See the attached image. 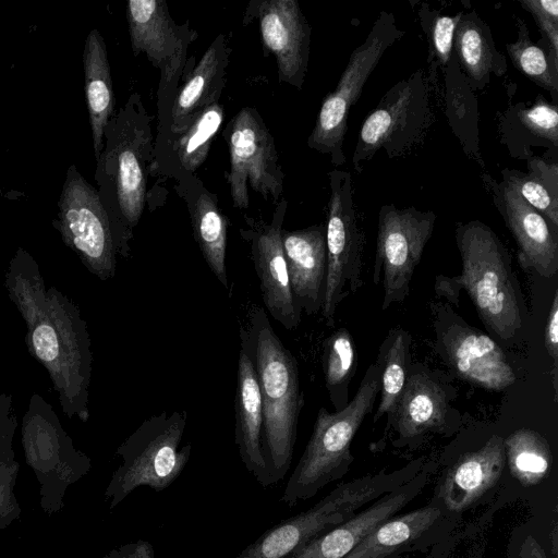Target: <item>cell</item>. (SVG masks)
I'll return each mask as SVG.
<instances>
[{
	"instance_id": "44",
	"label": "cell",
	"mask_w": 558,
	"mask_h": 558,
	"mask_svg": "<svg viewBox=\"0 0 558 558\" xmlns=\"http://www.w3.org/2000/svg\"><path fill=\"white\" fill-rule=\"evenodd\" d=\"M104 558H156L154 546L145 539L121 545L110 550Z\"/></svg>"
},
{
	"instance_id": "10",
	"label": "cell",
	"mask_w": 558,
	"mask_h": 558,
	"mask_svg": "<svg viewBox=\"0 0 558 558\" xmlns=\"http://www.w3.org/2000/svg\"><path fill=\"white\" fill-rule=\"evenodd\" d=\"M404 34L391 12L380 11L366 39L351 53L336 88L324 98L307 146L327 155L332 166L345 162L343 141L351 107L360 98L364 84L381 57Z\"/></svg>"
},
{
	"instance_id": "43",
	"label": "cell",
	"mask_w": 558,
	"mask_h": 558,
	"mask_svg": "<svg viewBox=\"0 0 558 558\" xmlns=\"http://www.w3.org/2000/svg\"><path fill=\"white\" fill-rule=\"evenodd\" d=\"M544 343L553 360L551 380L557 401L558 390V290H555L544 332Z\"/></svg>"
},
{
	"instance_id": "30",
	"label": "cell",
	"mask_w": 558,
	"mask_h": 558,
	"mask_svg": "<svg viewBox=\"0 0 558 558\" xmlns=\"http://www.w3.org/2000/svg\"><path fill=\"white\" fill-rule=\"evenodd\" d=\"M448 411L442 387L424 373L407 378L391 423L400 440H410L427 432L440 430Z\"/></svg>"
},
{
	"instance_id": "14",
	"label": "cell",
	"mask_w": 558,
	"mask_h": 558,
	"mask_svg": "<svg viewBox=\"0 0 558 558\" xmlns=\"http://www.w3.org/2000/svg\"><path fill=\"white\" fill-rule=\"evenodd\" d=\"M230 154L227 174L232 204L248 207V187L277 204L284 189V173L279 163L275 138L253 107L242 108L225 130Z\"/></svg>"
},
{
	"instance_id": "20",
	"label": "cell",
	"mask_w": 558,
	"mask_h": 558,
	"mask_svg": "<svg viewBox=\"0 0 558 558\" xmlns=\"http://www.w3.org/2000/svg\"><path fill=\"white\" fill-rule=\"evenodd\" d=\"M428 481L426 470L366 505L344 522L310 541L288 558H345L376 526L412 501Z\"/></svg>"
},
{
	"instance_id": "25",
	"label": "cell",
	"mask_w": 558,
	"mask_h": 558,
	"mask_svg": "<svg viewBox=\"0 0 558 558\" xmlns=\"http://www.w3.org/2000/svg\"><path fill=\"white\" fill-rule=\"evenodd\" d=\"M234 411V441L239 456L246 470L266 488L267 472L262 448V395L253 360L243 345L238 360Z\"/></svg>"
},
{
	"instance_id": "17",
	"label": "cell",
	"mask_w": 558,
	"mask_h": 558,
	"mask_svg": "<svg viewBox=\"0 0 558 558\" xmlns=\"http://www.w3.org/2000/svg\"><path fill=\"white\" fill-rule=\"evenodd\" d=\"M256 17L265 51L274 54L280 83L302 89L308 66L312 27L295 0H253L243 24Z\"/></svg>"
},
{
	"instance_id": "13",
	"label": "cell",
	"mask_w": 558,
	"mask_h": 558,
	"mask_svg": "<svg viewBox=\"0 0 558 558\" xmlns=\"http://www.w3.org/2000/svg\"><path fill=\"white\" fill-rule=\"evenodd\" d=\"M437 215L413 206L383 205L378 214L373 283H383L381 310L400 304L410 294L411 281L429 241Z\"/></svg>"
},
{
	"instance_id": "38",
	"label": "cell",
	"mask_w": 558,
	"mask_h": 558,
	"mask_svg": "<svg viewBox=\"0 0 558 558\" xmlns=\"http://www.w3.org/2000/svg\"><path fill=\"white\" fill-rule=\"evenodd\" d=\"M514 21L518 29L517 40L506 45L512 64L520 73L547 90L553 104L558 105V63L539 45L531 40L527 26L521 17L514 16Z\"/></svg>"
},
{
	"instance_id": "5",
	"label": "cell",
	"mask_w": 558,
	"mask_h": 558,
	"mask_svg": "<svg viewBox=\"0 0 558 558\" xmlns=\"http://www.w3.org/2000/svg\"><path fill=\"white\" fill-rule=\"evenodd\" d=\"M379 387V366L375 362L343 410L332 413L325 408L318 410L311 437L282 493L284 504L291 507L307 500L348 473L354 459L352 440L372 412Z\"/></svg>"
},
{
	"instance_id": "22",
	"label": "cell",
	"mask_w": 558,
	"mask_h": 558,
	"mask_svg": "<svg viewBox=\"0 0 558 558\" xmlns=\"http://www.w3.org/2000/svg\"><path fill=\"white\" fill-rule=\"evenodd\" d=\"M230 54L231 48L226 36L217 35L196 66L184 78L170 110V143L199 111L219 101L226 85Z\"/></svg>"
},
{
	"instance_id": "40",
	"label": "cell",
	"mask_w": 558,
	"mask_h": 558,
	"mask_svg": "<svg viewBox=\"0 0 558 558\" xmlns=\"http://www.w3.org/2000/svg\"><path fill=\"white\" fill-rule=\"evenodd\" d=\"M535 20L541 47L558 63V0H518Z\"/></svg>"
},
{
	"instance_id": "33",
	"label": "cell",
	"mask_w": 558,
	"mask_h": 558,
	"mask_svg": "<svg viewBox=\"0 0 558 558\" xmlns=\"http://www.w3.org/2000/svg\"><path fill=\"white\" fill-rule=\"evenodd\" d=\"M410 348L411 336L401 327L391 328L379 348L376 363L379 366L380 398L373 417L375 423L388 415V425L391 424L408 378Z\"/></svg>"
},
{
	"instance_id": "9",
	"label": "cell",
	"mask_w": 558,
	"mask_h": 558,
	"mask_svg": "<svg viewBox=\"0 0 558 558\" xmlns=\"http://www.w3.org/2000/svg\"><path fill=\"white\" fill-rule=\"evenodd\" d=\"M21 442L39 483L40 507L52 515L63 508L68 488L89 472L92 460L74 447L52 405L37 392L22 418Z\"/></svg>"
},
{
	"instance_id": "3",
	"label": "cell",
	"mask_w": 558,
	"mask_h": 558,
	"mask_svg": "<svg viewBox=\"0 0 558 558\" xmlns=\"http://www.w3.org/2000/svg\"><path fill=\"white\" fill-rule=\"evenodd\" d=\"M240 340L253 360L262 395V448L268 487L290 469L304 395L296 359L275 332L264 308H251Z\"/></svg>"
},
{
	"instance_id": "12",
	"label": "cell",
	"mask_w": 558,
	"mask_h": 558,
	"mask_svg": "<svg viewBox=\"0 0 558 558\" xmlns=\"http://www.w3.org/2000/svg\"><path fill=\"white\" fill-rule=\"evenodd\" d=\"M52 226L92 275L102 281L116 276L119 253L112 225L98 191L74 163L66 169Z\"/></svg>"
},
{
	"instance_id": "18",
	"label": "cell",
	"mask_w": 558,
	"mask_h": 558,
	"mask_svg": "<svg viewBox=\"0 0 558 558\" xmlns=\"http://www.w3.org/2000/svg\"><path fill=\"white\" fill-rule=\"evenodd\" d=\"M493 203L518 246L522 268L550 278L558 271V229L504 181L482 175Z\"/></svg>"
},
{
	"instance_id": "24",
	"label": "cell",
	"mask_w": 558,
	"mask_h": 558,
	"mask_svg": "<svg viewBox=\"0 0 558 558\" xmlns=\"http://www.w3.org/2000/svg\"><path fill=\"white\" fill-rule=\"evenodd\" d=\"M445 508L426 505L396 514L376 526L345 558H399L436 536L445 524Z\"/></svg>"
},
{
	"instance_id": "7",
	"label": "cell",
	"mask_w": 558,
	"mask_h": 558,
	"mask_svg": "<svg viewBox=\"0 0 558 558\" xmlns=\"http://www.w3.org/2000/svg\"><path fill=\"white\" fill-rule=\"evenodd\" d=\"M437 87L427 70L417 69L387 90L361 125L352 156L357 173L379 150L399 158L423 142L436 120Z\"/></svg>"
},
{
	"instance_id": "31",
	"label": "cell",
	"mask_w": 558,
	"mask_h": 558,
	"mask_svg": "<svg viewBox=\"0 0 558 558\" xmlns=\"http://www.w3.org/2000/svg\"><path fill=\"white\" fill-rule=\"evenodd\" d=\"M444 71L445 114L464 153L484 166L480 151L477 98L452 53Z\"/></svg>"
},
{
	"instance_id": "42",
	"label": "cell",
	"mask_w": 558,
	"mask_h": 558,
	"mask_svg": "<svg viewBox=\"0 0 558 558\" xmlns=\"http://www.w3.org/2000/svg\"><path fill=\"white\" fill-rule=\"evenodd\" d=\"M16 428L17 420L13 412L12 396L0 392V463L15 461L12 442Z\"/></svg>"
},
{
	"instance_id": "39",
	"label": "cell",
	"mask_w": 558,
	"mask_h": 558,
	"mask_svg": "<svg viewBox=\"0 0 558 558\" xmlns=\"http://www.w3.org/2000/svg\"><path fill=\"white\" fill-rule=\"evenodd\" d=\"M463 12L444 15L439 11L422 4L420 24L428 43V73L437 80L438 68L445 69L453 53V36Z\"/></svg>"
},
{
	"instance_id": "45",
	"label": "cell",
	"mask_w": 558,
	"mask_h": 558,
	"mask_svg": "<svg viewBox=\"0 0 558 558\" xmlns=\"http://www.w3.org/2000/svg\"><path fill=\"white\" fill-rule=\"evenodd\" d=\"M521 558H548L544 548L533 536H527L522 545Z\"/></svg>"
},
{
	"instance_id": "27",
	"label": "cell",
	"mask_w": 558,
	"mask_h": 558,
	"mask_svg": "<svg viewBox=\"0 0 558 558\" xmlns=\"http://www.w3.org/2000/svg\"><path fill=\"white\" fill-rule=\"evenodd\" d=\"M500 143L518 159L532 156L535 146L558 149V105L538 95L531 106L519 102L504 112L499 120Z\"/></svg>"
},
{
	"instance_id": "21",
	"label": "cell",
	"mask_w": 558,
	"mask_h": 558,
	"mask_svg": "<svg viewBox=\"0 0 558 558\" xmlns=\"http://www.w3.org/2000/svg\"><path fill=\"white\" fill-rule=\"evenodd\" d=\"M281 242L293 298L301 312L315 315L322 310L326 278V226L318 223L289 231Z\"/></svg>"
},
{
	"instance_id": "36",
	"label": "cell",
	"mask_w": 558,
	"mask_h": 558,
	"mask_svg": "<svg viewBox=\"0 0 558 558\" xmlns=\"http://www.w3.org/2000/svg\"><path fill=\"white\" fill-rule=\"evenodd\" d=\"M506 462L511 475L523 486L539 484L550 472L553 453L537 432L520 428L504 438Z\"/></svg>"
},
{
	"instance_id": "4",
	"label": "cell",
	"mask_w": 558,
	"mask_h": 558,
	"mask_svg": "<svg viewBox=\"0 0 558 558\" xmlns=\"http://www.w3.org/2000/svg\"><path fill=\"white\" fill-rule=\"evenodd\" d=\"M29 355L48 372L63 414L89 420L92 341L78 306L57 287L47 290L44 313L26 329Z\"/></svg>"
},
{
	"instance_id": "28",
	"label": "cell",
	"mask_w": 558,
	"mask_h": 558,
	"mask_svg": "<svg viewBox=\"0 0 558 558\" xmlns=\"http://www.w3.org/2000/svg\"><path fill=\"white\" fill-rule=\"evenodd\" d=\"M453 54L471 89L482 90L490 75L502 76L508 65L497 49L489 25L472 10L463 13L453 36Z\"/></svg>"
},
{
	"instance_id": "15",
	"label": "cell",
	"mask_w": 558,
	"mask_h": 558,
	"mask_svg": "<svg viewBox=\"0 0 558 558\" xmlns=\"http://www.w3.org/2000/svg\"><path fill=\"white\" fill-rule=\"evenodd\" d=\"M126 21L134 56L144 53L160 71L159 85L179 83L187 76V49L197 33L186 21L175 24L165 0H130Z\"/></svg>"
},
{
	"instance_id": "35",
	"label": "cell",
	"mask_w": 558,
	"mask_h": 558,
	"mask_svg": "<svg viewBox=\"0 0 558 558\" xmlns=\"http://www.w3.org/2000/svg\"><path fill=\"white\" fill-rule=\"evenodd\" d=\"M4 287L26 329L32 327L45 311L48 289L36 259L22 247L9 262Z\"/></svg>"
},
{
	"instance_id": "6",
	"label": "cell",
	"mask_w": 558,
	"mask_h": 558,
	"mask_svg": "<svg viewBox=\"0 0 558 558\" xmlns=\"http://www.w3.org/2000/svg\"><path fill=\"white\" fill-rule=\"evenodd\" d=\"M422 462L364 475L337 485L310 509L267 530L235 558H288L303 545L348 520L366 505L412 480Z\"/></svg>"
},
{
	"instance_id": "2",
	"label": "cell",
	"mask_w": 558,
	"mask_h": 558,
	"mask_svg": "<svg viewBox=\"0 0 558 558\" xmlns=\"http://www.w3.org/2000/svg\"><path fill=\"white\" fill-rule=\"evenodd\" d=\"M454 238L461 274L437 276L435 294L459 306L465 291L485 327L502 340L512 338L522 328L525 305L507 247L480 220L457 223Z\"/></svg>"
},
{
	"instance_id": "16",
	"label": "cell",
	"mask_w": 558,
	"mask_h": 558,
	"mask_svg": "<svg viewBox=\"0 0 558 558\" xmlns=\"http://www.w3.org/2000/svg\"><path fill=\"white\" fill-rule=\"evenodd\" d=\"M287 208V199L281 198L270 222L246 219L247 228L240 229V233L250 244L266 311L286 329L292 330L299 326L302 312L293 298L281 242Z\"/></svg>"
},
{
	"instance_id": "41",
	"label": "cell",
	"mask_w": 558,
	"mask_h": 558,
	"mask_svg": "<svg viewBox=\"0 0 558 558\" xmlns=\"http://www.w3.org/2000/svg\"><path fill=\"white\" fill-rule=\"evenodd\" d=\"M20 464L0 463V530L21 517V506L14 493Z\"/></svg>"
},
{
	"instance_id": "29",
	"label": "cell",
	"mask_w": 558,
	"mask_h": 558,
	"mask_svg": "<svg viewBox=\"0 0 558 558\" xmlns=\"http://www.w3.org/2000/svg\"><path fill=\"white\" fill-rule=\"evenodd\" d=\"M84 90L97 160L104 148V131L114 113V94L105 39L97 28L88 33L83 50Z\"/></svg>"
},
{
	"instance_id": "23",
	"label": "cell",
	"mask_w": 558,
	"mask_h": 558,
	"mask_svg": "<svg viewBox=\"0 0 558 558\" xmlns=\"http://www.w3.org/2000/svg\"><path fill=\"white\" fill-rule=\"evenodd\" d=\"M506 465L504 438L493 435L480 449L461 456L449 469L440 489L450 512L470 508L500 478Z\"/></svg>"
},
{
	"instance_id": "26",
	"label": "cell",
	"mask_w": 558,
	"mask_h": 558,
	"mask_svg": "<svg viewBox=\"0 0 558 558\" xmlns=\"http://www.w3.org/2000/svg\"><path fill=\"white\" fill-rule=\"evenodd\" d=\"M175 190L185 199L193 235L210 271L228 290L226 268L228 219L218 206L217 195L195 174L178 178Z\"/></svg>"
},
{
	"instance_id": "11",
	"label": "cell",
	"mask_w": 558,
	"mask_h": 558,
	"mask_svg": "<svg viewBox=\"0 0 558 558\" xmlns=\"http://www.w3.org/2000/svg\"><path fill=\"white\" fill-rule=\"evenodd\" d=\"M330 196L327 205L326 278L322 316L328 327L335 326L339 304L363 286L362 254L365 233L354 204L350 172H328Z\"/></svg>"
},
{
	"instance_id": "34",
	"label": "cell",
	"mask_w": 558,
	"mask_h": 558,
	"mask_svg": "<svg viewBox=\"0 0 558 558\" xmlns=\"http://www.w3.org/2000/svg\"><path fill=\"white\" fill-rule=\"evenodd\" d=\"M223 119V106L219 101L214 102L199 111L183 132L172 137L168 150L173 157L171 166L179 168L177 179L194 174L203 165Z\"/></svg>"
},
{
	"instance_id": "8",
	"label": "cell",
	"mask_w": 558,
	"mask_h": 558,
	"mask_svg": "<svg viewBox=\"0 0 558 558\" xmlns=\"http://www.w3.org/2000/svg\"><path fill=\"white\" fill-rule=\"evenodd\" d=\"M186 423L184 410L151 415L117 448L122 463L105 490L110 509L141 486L162 492L181 475L192 450L190 444L180 448Z\"/></svg>"
},
{
	"instance_id": "32",
	"label": "cell",
	"mask_w": 558,
	"mask_h": 558,
	"mask_svg": "<svg viewBox=\"0 0 558 558\" xmlns=\"http://www.w3.org/2000/svg\"><path fill=\"white\" fill-rule=\"evenodd\" d=\"M526 167L527 172L502 169L501 181L558 229V163L532 155Z\"/></svg>"
},
{
	"instance_id": "19",
	"label": "cell",
	"mask_w": 558,
	"mask_h": 558,
	"mask_svg": "<svg viewBox=\"0 0 558 558\" xmlns=\"http://www.w3.org/2000/svg\"><path fill=\"white\" fill-rule=\"evenodd\" d=\"M438 343L452 371L475 386L501 391L517 379L496 341L460 319L439 332Z\"/></svg>"
},
{
	"instance_id": "1",
	"label": "cell",
	"mask_w": 558,
	"mask_h": 558,
	"mask_svg": "<svg viewBox=\"0 0 558 558\" xmlns=\"http://www.w3.org/2000/svg\"><path fill=\"white\" fill-rule=\"evenodd\" d=\"M151 121L141 95H130L109 119L104 131V148L96 160L97 191L122 258L130 256L133 230L146 204L147 179L154 165Z\"/></svg>"
},
{
	"instance_id": "37",
	"label": "cell",
	"mask_w": 558,
	"mask_h": 558,
	"mask_svg": "<svg viewBox=\"0 0 558 558\" xmlns=\"http://www.w3.org/2000/svg\"><path fill=\"white\" fill-rule=\"evenodd\" d=\"M325 386L335 412L343 410L349 400V387L356 372V350L347 328H339L323 343Z\"/></svg>"
}]
</instances>
